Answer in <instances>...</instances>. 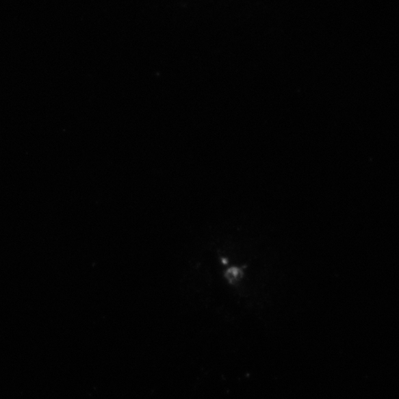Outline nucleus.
Here are the masks:
<instances>
[{"instance_id":"f257e3e1","label":"nucleus","mask_w":399,"mask_h":399,"mask_svg":"<svg viewBox=\"0 0 399 399\" xmlns=\"http://www.w3.org/2000/svg\"><path fill=\"white\" fill-rule=\"evenodd\" d=\"M243 272H241L240 268H231L227 272L226 276L227 277V280L231 283H235L240 280V278L242 277Z\"/></svg>"}]
</instances>
